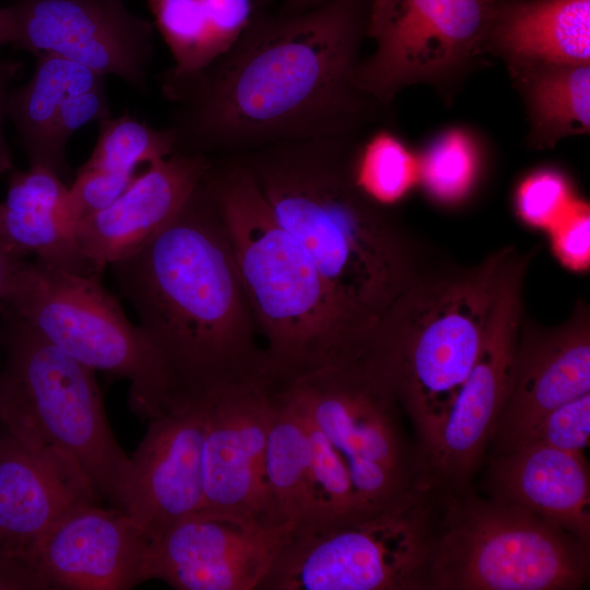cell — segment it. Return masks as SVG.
I'll return each instance as SVG.
<instances>
[{
  "label": "cell",
  "mask_w": 590,
  "mask_h": 590,
  "mask_svg": "<svg viewBox=\"0 0 590 590\" xmlns=\"http://www.w3.org/2000/svg\"><path fill=\"white\" fill-rule=\"evenodd\" d=\"M352 166L358 187L384 205L401 199L417 178V161L388 131L375 133L364 144L357 142Z\"/></svg>",
  "instance_id": "f1b7e54d"
},
{
  "label": "cell",
  "mask_w": 590,
  "mask_h": 590,
  "mask_svg": "<svg viewBox=\"0 0 590 590\" xmlns=\"http://www.w3.org/2000/svg\"><path fill=\"white\" fill-rule=\"evenodd\" d=\"M24 256L0 241V302L7 295L14 275L24 261Z\"/></svg>",
  "instance_id": "74e56055"
},
{
  "label": "cell",
  "mask_w": 590,
  "mask_h": 590,
  "mask_svg": "<svg viewBox=\"0 0 590 590\" xmlns=\"http://www.w3.org/2000/svg\"><path fill=\"white\" fill-rule=\"evenodd\" d=\"M1 210H2V203H0V219H1ZM0 241L3 243L2 238H1V233H0Z\"/></svg>",
  "instance_id": "7bdbcfd3"
},
{
  "label": "cell",
  "mask_w": 590,
  "mask_h": 590,
  "mask_svg": "<svg viewBox=\"0 0 590 590\" xmlns=\"http://www.w3.org/2000/svg\"><path fill=\"white\" fill-rule=\"evenodd\" d=\"M149 423L130 456L125 514L151 542L202 508L205 398L176 403Z\"/></svg>",
  "instance_id": "e0dca14e"
},
{
  "label": "cell",
  "mask_w": 590,
  "mask_h": 590,
  "mask_svg": "<svg viewBox=\"0 0 590 590\" xmlns=\"http://www.w3.org/2000/svg\"><path fill=\"white\" fill-rule=\"evenodd\" d=\"M528 263L516 251L510 257L476 359L440 424L416 449L424 483L465 492L488 448L511 387Z\"/></svg>",
  "instance_id": "7c38bea8"
},
{
  "label": "cell",
  "mask_w": 590,
  "mask_h": 590,
  "mask_svg": "<svg viewBox=\"0 0 590 590\" xmlns=\"http://www.w3.org/2000/svg\"><path fill=\"white\" fill-rule=\"evenodd\" d=\"M495 0H373L357 85L388 108L403 88L427 84L452 96L486 55Z\"/></svg>",
  "instance_id": "8fae6325"
},
{
  "label": "cell",
  "mask_w": 590,
  "mask_h": 590,
  "mask_svg": "<svg viewBox=\"0 0 590 590\" xmlns=\"http://www.w3.org/2000/svg\"><path fill=\"white\" fill-rule=\"evenodd\" d=\"M1 349H2V343H1V330H0V350ZM0 377H1V365H0ZM2 432H3V428H2L1 415H0V437L2 435Z\"/></svg>",
  "instance_id": "b9f144b4"
},
{
  "label": "cell",
  "mask_w": 590,
  "mask_h": 590,
  "mask_svg": "<svg viewBox=\"0 0 590 590\" xmlns=\"http://www.w3.org/2000/svg\"><path fill=\"white\" fill-rule=\"evenodd\" d=\"M493 498L524 507L590 542V474L585 455L530 441L492 459Z\"/></svg>",
  "instance_id": "44dd1931"
},
{
  "label": "cell",
  "mask_w": 590,
  "mask_h": 590,
  "mask_svg": "<svg viewBox=\"0 0 590 590\" xmlns=\"http://www.w3.org/2000/svg\"><path fill=\"white\" fill-rule=\"evenodd\" d=\"M255 2L258 10H260V9H264L266 5L270 2V0H255Z\"/></svg>",
  "instance_id": "60d3db41"
},
{
  "label": "cell",
  "mask_w": 590,
  "mask_h": 590,
  "mask_svg": "<svg viewBox=\"0 0 590 590\" xmlns=\"http://www.w3.org/2000/svg\"><path fill=\"white\" fill-rule=\"evenodd\" d=\"M512 248L470 269H429L381 323L371 356L420 445L449 411L479 354Z\"/></svg>",
  "instance_id": "5b68a950"
},
{
  "label": "cell",
  "mask_w": 590,
  "mask_h": 590,
  "mask_svg": "<svg viewBox=\"0 0 590 590\" xmlns=\"http://www.w3.org/2000/svg\"><path fill=\"white\" fill-rule=\"evenodd\" d=\"M292 533L260 519L199 511L149 542L144 581L178 590H259Z\"/></svg>",
  "instance_id": "5bb4252c"
},
{
  "label": "cell",
  "mask_w": 590,
  "mask_h": 590,
  "mask_svg": "<svg viewBox=\"0 0 590 590\" xmlns=\"http://www.w3.org/2000/svg\"><path fill=\"white\" fill-rule=\"evenodd\" d=\"M176 73L198 71L225 54L258 10L255 0H146Z\"/></svg>",
  "instance_id": "d4e9b609"
},
{
  "label": "cell",
  "mask_w": 590,
  "mask_h": 590,
  "mask_svg": "<svg viewBox=\"0 0 590 590\" xmlns=\"http://www.w3.org/2000/svg\"><path fill=\"white\" fill-rule=\"evenodd\" d=\"M67 192L63 179L48 167L34 165L12 173L1 210V238L17 253H34L51 268L101 278L66 222Z\"/></svg>",
  "instance_id": "603a6c76"
},
{
  "label": "cell",
  "mask_w": 590,
  "mask_h": 590,
  "mask_svg": "<svg viewBox=\"0 0 590 590\" xmlns=\"http://www.w3.org/2000/svg\"><path fill=\"white\" fill-rule=\"evenodd\" d=\"M19 67L17 63L0 57V178L12 169V157L4 140L2 122L7 116L5 106L10 93V84L17 74Z\"/></svg>",
  "instance_id": "8d00e7d4"
},
{
  "label": "cell",
  "mask_w": 590,
  "mask_h": 590,
  "mask_svg": "<svg viewBox=\"0 0 590 590\" xmlns=\"http://www.w3.org/2000/svg\"><path fill=\"white\" fill-rule=\"evenodd\" d=\"M371 1L257 10L210 64L161 72L162 95L174 106L175 151L219 158L282 142L357 138L386 109L355 78Z\"/></svg>",
  "instance_id": "6da1fadb"
},
{
  "label": "cell",
  "mask_w": 590,
  "mask_h": 590,
  "mask_svg": "<svg viewBox=\"0 0 590 590\" xmlns=\"http://www.w3.org/2000/svg\"><path fill=\"white\" fill-rule=\"evenodd\" d=\"M9 9L16 48L113 74L146 91L155 27L122 0H16Z\"/></svg>",
  "instance_id": "4fadbf2b"
},
{
  "label": "cell",
  "mask_w": 590,
  "mask_h": 590,
  "mask_svg": "<svg viewBox=\"0 0 590 590\" xmlns=\"http://www.w3.org/2000/svg\"><path fill=\"white\" fill-rule=\"evenodd\" d=\"M164 363L176 403L274 380L216 202L203 178L174 217L110 264Z\"/></svg>",
  "instance_id": "7a4b0ae2"
},
{
  "label": "cell",
  "mask_w": 590,
  "mask_h": 590,
  "mask_svg": "<svg viewBox=\"0 0 590 590\" xmlns=\"http://www.w3.org/2000/svg\"><path fill=\"white\" fill-rule=\"evenodd\" d=\"M280 388L343 459L364 518L393 506L417 483L402 406L371 362L323 366Z\"/></svg>",
  "instance_id": "30bf717a"
},
{
  "label": "cell",
  "mask_w": 590,
  "mask_h": 590,
  "mask_svg": "<svg viewBox=\"0 0 590 590\" xmlns=\"http://www.w3.org/2000/svg\"><path fill=\"white\" fill-rule=\"evenodd\" d=\"M523 101L535 150L589 133L590 63H528L507 68Z\"/></svg>",
  "instance_id": "cb8c5ba5"
},
{
  "label": "cell",
  "mask_w": 590,
  "mask_h": 590,
  "mask_svg": "<svg viewBox=\"0 0 590 590\" xmlns=\"http://www.w3.org/2000/svg\"><path fill=\"white\" fill-rule=\"evenodd\" d=\"M554 247L560 260L568 267L580 270L588 267L590 259V215L585 204L575 203L554 233Z\"/></svg>",
  "instance_id": "e575fe53"
},
{
  "label": "cell",
  "mask_w": 590,
  "mask_h": 590,
  "mask_svg": "<svg viewBox=\"0 0 590 590\" xmlns=\"http://www.w3.org/2000/svg\"><path fill=\"white\" fill-rule=\"evenodd\" d=\"M212 158L174 151L137 175L108 206L72 227L73 238L97 273L142 248L179 211Z\"/></svg>",
  "instance_id": "ffe728a7"
},
{
  "label": "cell",
  "mask_w": 590,
  "mask_h": 590,
  "mask_svg": "<svg viewBox=\"0 0 590 590\" xmlns=\"http://www.w3.org/2000/svg\"><path fill=\"white\" fill-rule=\"evenodd\" d=\"M275 386L245 381L205 398L200 511L274 523L264 507V456Z\"/></svg>",
  "instance_id": "9a60e30c"
},
{
  "label": "cell",
  "mask_w": 590,
  "mask_h": 590,
  "mask_svg": "<svg viewBox=\"0 0 590 590\" xmlns=\"http://www.w3.org/2000/svg\"><path fill=\"white\" fill-rule=\"evenodd\" d=\"M486 54L507 68L590 63V0H495Z\"/></svg>",
  "instance_id": "7402d4cb"
},
{
  "label": "cell",
  "mask_w": 590,
  "mask_h": 590,
  "mask_svg": "<svg viewBox=\"0 0 590 590\" xmlns=\"http://www.w3.org/2000/svg\"><path fill=\"white\" fill-rule=\"evenodd\" d=\"M137 174L80 167L68 187L64 219L72 232L74 224L105 209L134 180Z\"/></svg>",
  "instance_id": "1f68e13d"
},
{
  "label": "cell",
  "mask_w": 590,
  "mask_h": 590,
  "mask_svg": "<svg viewBox=\"0 0 590 590\" xmlns=\"http://www.w3.org/2000/svg\"><path fill=\"white\" fill-rule=\"evenodd\" d=\"M203 180L226 228L271 373L281 384L356 362L371 343L349 322L303 245L274 216L239 156L212 160Z\"/></svg>",
  "instance_id": "277c9868"
},
{
  "label": "cell",
  "mask_w": 590,
  "mask_h": 590,
  "mask_svg": "<svg viewBox=\"0 0 590 590\" xmlns=\"http://www.w3.org/2000/svg\"><path fill=\"white\" fill-rule=\"evenodd\" d=\"M331 0H284L279 11L283 13H300L320 7Z\"/></svg>",
  "instance_id": "f35d334b"
},
{
  "label": "cell",
  "mask_w": 590,
  "mask_h": 590,
  "mask_svg": "<svg viewBox=\"0 0 590 590\" xmlns=\"http://www.w3.org/2000/svg\"><path fill=\"white\" fill-rule=\"evenodd\" d=\"M357 138L282 142L236 156L310 255L349 322L370 341L429 268L386 205L356 184Z\"/></svg>",
  "instance_id": "3957f363"
},
{
  "label": "cell",
  "mask_w": 590,
  "mask_h": 590,
  "mask_svg": "<svg viewBox=\"0 0 590 590\" xmlns=\"http://www.w3.org/2000/svg\"><path fill=\"white\" fill-rule=\"evenodd\" d=\"M82 469L63 452L0 437V550L32 555L43 535L73 509L98 502Z\"/></svg>",
  "instance_id": "d6986e66"
},
{
  "label": "cell",
  "mask_w": 590,
  "mask_h": 590,
  "mask_svg": "<svg viewBox=\"0 0 590 590\" xmlns=\"http://www.w3.org/2000/svg\"><path fill=\"white\" fill-rule=\"evenodd\" d=\"M95 146L82 165L110 172L135 174L140 164H152L175 151V134L169 127L157 129L128 111L98 121Z\"/></svg>",
  "instance_id": "83f0119b"
},
{
  "label": "cell",
  "mask_w": 590,
  "mask_h": 590,
  "mask_svg": "<svg viewBox=\"0 0 590 590\" xmlns=\"http://www.w3.org/2000/svg\"><path fill=\"white\" fill-rule=\"evenodd\" d=\"M569 202V187L557 172L543 169L528 176L518 187L516 205L531 225L546 226L559 220Z\"/></svg>",
  "instance_id": "d6a6232c"
},
{
  "label": "cell",
  "mask_w": 590,
  "mask_h": 590,
  "mask_svg": "<svg viewBox=\"0 0 590 590\" xmlns=\"http://www.w3.org/2000/svg\"><path fill=\"white\" fill-rule=\"evenodd\" d=\"M148 544L129 516L93 503L58 520L34 558L49 589L127 590L144 581Z\"/></svg>",
  "instance_id": "ac0fdd59"
},
{
  "label": "cell",
  "mask_w": 590,
  "mask_h": 590,
  "mask_svg": "<svg viewBox=\"0 0 590 590\" xmlns=\"http://www.w3.org/2000/svg\"><path fill=\"white\" fill-rule=\"evenodd\" d=\"M13 17L9 7H0V49L13 39Z\"/></svg>",
  "instance_id": "ab89813d"
},
{
  "label": "cell",
  "mask_w": 590,
  "mask_h": 590,
  "mask_svg": "<svg viewBox=\"0 0 590 590\" xmlns=\"http://www.w3.org/2000/svg\"><path fill=\"white\" fill-rule=\"evenodd\" d=\"M111 116L105 83L69 97L62 105L49 135V166L61 178L68 176L66 161L68 141L81 127Z\"/></svg>",
  "instance_id": "4dcf8cb0"
},
{
  "label": "cell",
  "mask_w": 590,
  "mask_h": 590,
  "mask_svg": "<svg viewBox=\"0 0 590 590\" xmlns=\"http://www.w3.org/2000/svg\"><path fill=\"white\" fill-rule=\"evenodd\" d=\"M475 139L462 129L436 137L417 163V175L427 191L444 202L462 199L472 188L480 167Z\"/></svg>",
  "instance_id": "f546056e"
},
{
  "label": "cell",
  "mask_w": 590,
  "mask_h": 590,
  "mask_svg": "<svg viewBox=\"0 0 590 590\" xmlns=\"http://www.w3.org/2000/svg\"><path fill=\"white\" fill-rule=\"evenodd\" d=\"M0 309L3 430L70 457L99 498L125 512L131 460L110 429L94 370L48 341L5 304Z\"/></svg>",
  "instance_id": "8992f818"
},
{
  "label": "cell",
  "mask_w": 590,
  "mask_h": 590,
  "mask_svg": "<svg viewBox=\"0 0 590 590\" xmlns=\"http://www.w3.org/2000/svg\"><path fill=\"white\" fill-rule=\"evenodd\" d=\"M589 543L516 504L444 491L426 590H575Z\"/></svg>",
  "instance_id": "52a82bcc"
},
{
  "label": "cell",
  "mask_w": 590,
  "mask_h": 590,
  "mask_svg": "<svg viewBox=\"0 0 590 590\" xmlns=\"http://www.w3.org/2000/svg\"><path fill=\"white\" fill-rule=\"evenodd\" d=\"M36 59L31 79L10 91L5 115L15 128L30 166L50 168L49 135L62 105L72 95L105 83V75L55 56Z\"/></svg>",
  "instance_id": "4316f807"
},
{
  "label": "cell",
  "mask_w": 590,
  "mask_h": 590,
  "mask_svg": "<svg viewBox=\"0 0 590 590\" xmlns=\"http://www.w3.org/2000/svg\"><path fill=\"white\" fill-rule=\"evenodd\" d=\"M0 590H49L34 556L0 550Z\"/></svg>",
  "instance_id": "d590c367"
},
{
  "label": "cell",
  "mask_w": 590,
  "mask_h": 590,
  "mask_svg": "<svg viewBox=\"0 0 590 590\" xmlns=\"http://www.w3.org/2000/svg\"><path fill=\"white\" fill-rule=\"evenodd\" d=\"M311 448L306 422L279 385L274 387L264 456L268 518L296 531L306 514Z\"/></svg>",
  "instance_id": "484cf974"
},
{
  "label": "cell",
  "mask_w": 590,
  "mask_h": 590,
  "mask_svg": "<svg viewBox=\"0 0 590 590\" xmlns=\"http://www.w3.org/2000/svg\"><path fill=\"white\" fill-rule=\"evenodd\" d=\"M590 393V319L579 304L564 323L521 320L512 381L488 447L492 459L526 445L553 410Z\"/></svg>",
  "instance_id": "2e32d148"
},
{
  "label": "cell",
  "mask_w": 590,
  "mask_h": 590,
  "mask_svg": "<svg viewBox=\"0 0 590 590\" xmlns=\"http://www.w3.org/2000/svg\"><path fill=\"white\" fill-rule=\"evenodd\" d=\"M589 439L590 393H587L547 414L528 442L539 441L564 451L585 455Z\"/></svg>",
  "instance_id": "836d02e7"
},
{
  "label": "cell",
  "mask_w": 590,
  "mask_h": 590,
  "mask_svg": "<svg viewBox=\"0 0 590 590\" xmlns=\"http://www.w3.org/2000/svg\"><path fill=\"white\" fill-rule=\"evenodd\" d=\"M0 303L84 366L128 379L129 404L141 418L176 403L160 355L99 278L24 260Z\"/></svg>",
  "instance_id": "ba28073f"
},
{
  "label": "cell",
  "mask_w": 590,
  "mask_h": 590,
  "mask_svg": "<svg viewBox=\"0 0 590 590\" xmlns=\"http://www.w3.org/2000/svg\"><path fill=\"white\" fill-rule=\"evenodd\" d=\"M441 491L417 482L365 519L292 534L259 590H422Z\"/></svg>",
  "instance_id": "9c48e42d"
}]
</instances>
